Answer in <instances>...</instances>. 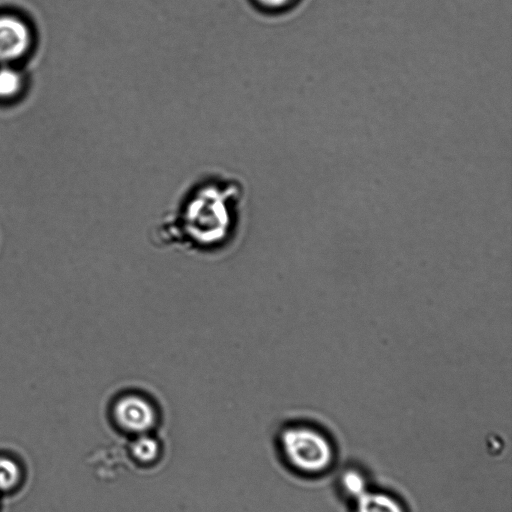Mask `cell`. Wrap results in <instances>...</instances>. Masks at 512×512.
Here are the masks:
<instances>
[{"label":"cell","instance_id":"52a82bcc","mask_svg":"<svg viewBox=\"0 0 512 512\" xmlns=\"http://www.w3.org/2000/svg\"><path fill=\"white\" fill-rule=\"evenodd\" d=\"M24 469L12 454L0 453V495L12 494L22 485Z\"/></svg>","mask_w":512,"mask_h":512},{"label":"cell","instance_id":"8992f818","mask_svg":"<svg viewBox=\"0 0 512 512\" xmlns=\"http://www.w3.org/2000/svg\"><path fill=\"white\" fill-rule=\"evenodd\" d=\"M354 512H405L402 504L392 495L367 490L355 500Z\"/></svg>","mask_w":512,"mask_h":512},{"label":"cell","instance_id":"6da1fadb","mask_svg":"<svg viewBox=\"0 0 512 512\" xmlns=\"http://www.w3.org/2000/svg\"><path fill=\"white\" fill-rule=\"evenodd\" d=\"M246 191L236 177H195L149 229L152 246L205 259L230 253L245 230Z\"/></svg>","mask_w":512,"mask_h":512},{"label":"cell","instance_id":"9c48e42d","mask_svg":"<svg viewBox=\"0 0 512 512\" xmlns=\"http://www.w3.org/2000/svg\"><path fill=\"white\" fill-rule=\"evenodd\" d=\"M341 486L354 500L368 490L364 476L357 470H346L340 479Z\"/></svg>","mask_w":512,"mask_h":512},{"label":"cell","instance_id":"277c9868","mask_svg":"<svg viewBox=\"0 0 512 512\" xmlns=\"http://www.w3.org/2000/svg\"><path fill=\"white\" fill-rule=\"evenodd\" d=\"M31 45L27 24L13 15H0V62L22 57Z\"/></svg>","mask_w":512,"mask_h":512},{"label":"cell","instance_id":"ba28073f","mask_svg":"<svg viewBox=\"0 0 512 512\" xmlns=\"http://www.w3.org/2000/svg\"><path fill=\"white\" fill-rule=\"evenodd\" d=\"M260 13L267 16H281L294 10L302 0H249Z\"/></svg>","mask_w":512,"mask_h":512},{"label":"cell","instance_id":"30bf717a","mask_svg":"<svg viewBox=\"0 0 512 512\" xmlns=\"http://www.w3.org/2000/svg\"><path fill=\"white\" fill-rule=\"evenodd\" d=\"M22 86L20 74L12 68H0V98L16 95Z\"/></svg>","mask_w":512,"mask_h":512},{"label":"cell","instance_id":"3957f363","mask_svg":"<svg viewBox=\"0 0 512 512\" xmlns=\"http://www.w3.org/2000/svg\"><path fill=\"white\" fill-rule=\"evenodd\" d=\"M275 447L285 465L299 474H320L334 460V449L327 436L302 422H289L278 428Z\"/></svg>","mask_w":512,"mask_h":512},{"label":"cell","instance_id":"7a4b0ae2","mask_svg":"<svg viewBox=\"0 0 512 512\" xmlns=\"http://www.w3.org/2000/svg\"><path fill=\"white\" fill-rule=\"evenodd\" d=\"M111 427L127 439L156 433L164 419L159 395L141 383H125L111 393L106 405Z\"/></svg>","mask_w":512,"mask_h":512},{"label":"cell","instance_id":"5b68a950","mask_svg":"<svg viewBox=\"0 0 512 512\" xmlns=\"http://www.w3.org/2000/svg\"><path fill=\"white\" fill-rule=\"evenodd\" d=\"M127 454L136 466L148 469L161 461L164 447L157 432L148 433L129 438Z\"/></svg>","mask_w":512,"mask_h":512}]
</instances>
